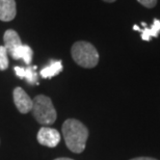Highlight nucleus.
I'll use <instances>...</instances> for the list:
<instances>
[{"mask_svg":"<svg viewBox=\"0 0 160 160\" xmlns=\"http://www.w3.org/2000/svg\"><path fill=\"white\" fill-rule=\"evenodd\" d=\"M38 142L42 146L54 148L60 142V134L56 129L49 127H42L38 133Z\"/></svg>","mask_w":160,"mask_h":160,"instance_id":"20e7f679","label":"nucleus"},{"mask_svg":"<svg viewBox=\"0 0 160 160\" xmlns=\"http://www.w3.org/2000/svg\"><path fill=\"white\" fill-rule=\"evenodd\" d=\"M71 54L74 62L82 68H94L99 62L98 51L88 42H76L72 46Z\"/></svg>","mask_w":160,"mask_h":160,"instance_id":"f03ea898","label":"nucleus"},{"mask_svg":"<svg viewBox=\"0 0 160 160\" xmlns=\"http://www.w3.org/2000/svg\"><path fill=\"white\" fill-rule=\"evenodd\" d=\"M8 50L4 46H0V71H4L8 67Z\"/></svg>","mask_w":160,"mask_h":160,"instance_id":"f8f14e48","label":"nucleus"},{"mask_svg":"<svg viewBox=\"0 0 160 160\" xmlns=\"http://www.w3.org/2000/svg\"><path fill=\"white\" fill-rule=\"evenodd\" d=\"M130 160H157L155 158H151V157H137V158H133Z\"/></svg>","mask_w":160,"mask_h":160,"instance_id":"4468645a","label":"nucleus"},{"mask_svg":"<svg viewBox=\"0 0 160 160\" xmlns=\"http://www.w3.org/2000/svg\"><path fill=\"white\" fill-rule=\"evenodd\" d=\"M3 42H4V47L8 50V53L11 54L17 49L18 47H20L22 45V42L19 34L17 33V31L12 30V29H8L4 32L3 36Z\"/></svg>","mask_w":160,"mask_h":160,"instance_id":"6e6552de","label":"nucleus"},{"mask_svg":"<svg viewBox=\"0 0 160 160\" xmlns=\"http://www.w3.org/2000/svg\"><path fill=\"white\" fill-rule=\"evenodd\" d=\"M62 71V60H52L49 66L45 67L41 71V76H42V78L50 79L54 77V76L58 75Z\"/></svg>","mask_w":160,"mask_h":160,"instance_id":"9b49d317","label":"nucleus"},{"mask_svg":"<svg viewBox=\"0 0 160 160\" xmlns=\"http://www.w3.org/2000/svg\"><path fill=\"white\" fill-rule=\"evenodd\" d=\"M137 1L147 8H153L157 4V0H137Z\"/></svg>","mask_w":160,"mask_h":160,"instance_id":"ddd939ff","label":"nucleus"},{"mask_svg":"<svg viewBox=\"0 0 160 160\" xmlns=\"http://www.w3.org/2000/svg\"><path fill=\"white\" fill-rule=\"evenodd\" d=\"M17 14V6L15 0H0V20L12 21Z\"/></svg>","mask_w":160,"mask_h":160,"instance_id":"0eeeda50","label":"nucleus"},{"mask_svg":"<svg viewBox=\"0 0 160 160\" xmlns=\"http://www.w3.org/2000/svg\"><path fill=\"white\" fill-rule=\"evenodd\" d=\"M103 1H105V2H109V3H111V2H114L116 0H103Z\"/></svg>","mask_w":160,"mask_h":160,"instance_id":"dca6fc26","label":"nucleus"},{"mask_svg":"<svg viewBox=\"0 0 160 160\" xmlns=\"http://www.w3.org/2000/svg\"><path fill=\"white\" fill-rule=\"evenodd\" d=\"M15 72L19 78L26 79L29 84L38 83V74L36 72L37 66L27 67V68H21V67H15Z\"/></svg>","mask_w":160,"mask_h":160,"instance_id":"1a4fd4ad","label":"nucleus"},{"mask_svg":"<svg viewBox=\"0 0 160 160\" xmlns=\"http://www.w3.org/2000/svg\"><path fill=\"white\" fill-rule=\"evenodd\" d=\"M62 135L67 147L74 153L84 151L88 130L81 122L75 119H69L62 124Z\"/></svg>","mask_w":160,"mask_h":160,"instance_id":"f257e3e1","label":"nucleus"},{"mask_svg":"<svg viewBox=\"0 0 160 160\" xmlns=\"http://www.w3.org/2000/svg\"><path fill=\"white\" fill-rule=\"evenodd\" d=\"M12 95H14V103L21 113H28L29 111L32 110L33 101L24 92L23 88H16Z\"/></svg>","mask_w":160,"mask_h":160,"instance_id":"39448f33","label":"nucleus"},{"mask_svg":"<svg viewBox=\"0 0 160 160\" xmlns=\"http://www.w3.org/2000/svg\"><path fill=\"white\" fill-rule=\"evenodd\" d=\"M32 113L42 125H51L56 120V110L51 99L47 96L39 95L33 99Z\"/></svg>","mask_w":160,"mask_h":160,"instance_id":"7ed1b4c3","label":"nucleus"},{"mask_svg":"<svg viewBox=\"0 0 160 160\" xmlns=\"http://www.w3.org/2000/svg\"><path fill=\"white\" fill-rule=\"evenodd\" d=\"M11 56L14 59H22L23 62L26 63L27 66L30 65L31 60H32L33 56V51L32 49L28 46V45H23L22 44L20 47H18L14 52L11 54Z\"/></svg>","mask_w":160,"mask_h":160,"instance_id":"9d476101","label":"nucleus"},{"mask_svg":"<svg viewBox=\"0 0 160 160\" xmlns=\"http://www.w3.org/2000/svg\"><path fill=\"white\" fill-rule=\"evenodd\" d=\"M133 29L140 32V38L143 41H150L152 38H157L160 33V20L154 19L151 27H148L145 22L142 23V28L137 25H133Z\"/></svg>","mask_w":160,"mask_h":160,"instance_id":"423d86ee","label":"nucleus"},{"mask_svg":"<svg viewBox=\"0 0 160 160\" xmlns=\"http://www.w3.org/2000/svg\"><path fill=\"white\" fill-rule=\"evenodd\" d=\"M54 160H73L71 158H65V157H62V158H56V159H54Z\"/></svg>","mask_w":160,"mask_h":160,"instance_id":"2eb2a0df","label":"nucleus"}]
</instances>
